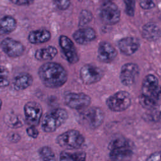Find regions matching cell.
<instances>
[{
  "instance_id": "16",
  "label": "cell",
  "mask_w": 161,
  "mask_h": 161,
  "mask_svg": "<svg viewBox=\"0 0 161 161\" xmlns=\"http://www.w3.org/2000/svg\"><path fill=\"white\" fill-rule=\"evenodd\" d=\"M118 47L119 50L125 55L133 54L139 47L138 40L133 37H126L119 40Z\"/></svg>"
},
{
  "instance_id": "38",
  "label": "cell",
  "mask_w": 161,
  "mask_h": 161,
  "mask_svg": "<svg viewBox=\"0 0 161 161\" xmlns=\"http://www.w3.org/2000/svg\"><path fill=\"white\" fill-rule=\"evenodd\" d=\"M103 4L108 3H111V0H103Z\"/></svg>"
},
{
  "instance_id": "8",
  "label": "cell",
  "mask_w": 161,
  "mask_h": 161,
  "mask_svg": "<svg viewBox=\"0 0 161 161\" xmlns=\"http://www.w3.org/2000/svg\"><path fill=\"white\" fill-rule=\"evenodd\" d=\"M142 94L158 101L161 97V86L155 76L149 74L145 77L142 82Z\"/></svg>"
},
{
  "instance_id": "32",
  "label": "cell",
  "mask_w": 161,
  "mask_h": 161,
  "mask_svg": "<svg viewBox=\"0 0 161 161\" xmlns=\"http://www.w3.org/2000/svg\"><path fill=\"white\" fill-rule=\"evenodd\" d=\"M26 131L27 135L32 138H36L39 135V131L35 126H29L26 128Z\"/></svg>"
},
{
  "instance_id": "5",
  "label": "cell",
  "mask_w": 161,
  "mask_h": 161,
  "mask_svg": "<svg viewBox=\"0 0 161 161\" xmlns=\"http://www.w3.org/2000/svg\"><path fill=\"white\" fill-rule=\"evenodd\" d=\"M106 103L111 111H122L130 106L131 96L128 92L120 91L110 96L107 99Z\"/></svg>"
},
{
  "instance_id": "18",
  "label": "cell",
  "mask_w": 161,
  "mask_h": 161,
  "mask_svg": "<svg viewBox=\"0 0 161 161\" xmlns=\"http://www.w3.org/2000/svg\"><path fill=\"white\" fill-rule=\"evenodd\" d=\"M51 38V33L47 29H39L30 31L28 35V42L33 45L47 42Z\"/></svg>"
},
{
  "instance_id": "12",
  "label": "cell",
  "mask_w": 161,
  "mask_h": 161,
  "mask_svg": "<svg viewBox=\"0 0 161 161\" xmlns=\"http://www.w3.org/2000/svg\"><path fill=\"white\" fill-rule=\"evenodd\" d=\"M120 11L118 6L112 2L103 4L101 11L100 18L106 25H114L120 19Z\"/></svg>"
},
{
  "instance_id": "1",
  "label": "cell",
  "mask_w": 161,
  "mask_h": 161,
  "mask_svg": "<svg viewBox=\"0 0 161 161\" xmlns=\"http://www.w3.org/2000/svg\"><path fill=\"white\" fill-rule=\"evenodd\" d=\"M38 74L42 84L47 87L57 89L64 86L68 79L65 69L59 63L47 62L38 69Z\"/></svg>"
},
{
  "instance_id": "39",
  "label": "cell",
  "mask_w": 161,
  "mask_h": 161,
  "mask_svg": "<svg viewBox=\"0 0 161 161\" xmlns=\"http://www.w3.org/2000/svg\"><path fill=\"white\" fill-rule=\"evenodd\" d=\"M2 106H3V101H2L1 99L0 98V111H1V108H2Z\"/></svg>"
},
{
  "instance_id": "33",
  "label": "cell",
  "mask_w": 161,
  "mask_h": 161,
  "mask_svg": "<svg viewBox=\"0 0 161 161\" xmlns=\"http://www.w3.org/2000/svg\"><path fill=\"white\" fill-rule=\"evenodd\" d=\"M13 4L17 6H29L34 3L35 0H9Z\"/></svg>"
},
{
  "instance_id": "11",
  "label": "cell",
  "mask_w": 161,
  "mask_h": 161,
  "mask_svg": "<svg viewBox=\"0 0 161 161\" xmlns=\"http://www.w3.org/2000/svg\"><path fill=\"white\" fill-rule=\"evenodd\" d=\"M0 47L4 53L11 58L21 57L25 51V47L23 43L9 37L4 38L1 42Z\"/></svg>"
},
{
  "instance_id": "24",
  "label": "cell",
  "mask_w": 161,
  "mask_h": 161,
  "mask_svg": "<svg viewBox=\"0 0 161 161\" xmlns=\"http://www.w3.org/2000/svg\"><path fill=\"white\" fill-rule=\"evenodd\" d=\"M86 158V153L84 151L75 152L74 153L62 151L60 154V160L83 161Z\"/></svg>"
},
{
  "instance_id": "23",
  "label": "cell",
  "mask_w": 161,
  "mask_h": 161,
  "mask_svg": "<svg viewBox=\"0 0 161 161\" xmlns=\"http://www.w3.org/2000/svg\"><path fill=\"white\" fill-rule=\"evenodd\" d=\"M4 123L10 128L16 129L21 127L23 125L21 117L13 112H8L4 116Z\"/></svg>"
},
{
  "instance_id": "25",
  "label": "cell",
  "mask_w": 161,
  "mask_h": 161,
  "mask_svg": "<svg viewBox=\"0 0 161 161\" xmlns=\"http://www.w3.org/2000/svg\"><path fill=\"white\" fill-rule=\"evenodd\" d=\"M38 154L43 160H53L55 159V155L53 150L48 146L41 147L38 150Z\"/></svg>"
},
{
  "instance_id": "30",
  "label": "cell",
  "mask_w": 161,
  "mask_h": 161,
  "mask_svg": "<svg viewBox=\"0 0 161 161\" xmlns=\"http://www.w3.org/2000/svg\"><path fill=\"white\" fill-rule=\"evenodd\" d=\"M55 6L60 10H65L70 5V0H53Z\"/></svg>"
},
{
  "instance_id": "14",
  "label": "cell",
  "mask_w": 161,
  "mask_h": 161,
  "mask_svg": "<svg viewBox=\"0 0 161 161\" xmlns=\"http://www.w3.org/2000/svg\"><path fill=\"white\" fill-rule=\"evenodd\" d=\"M117 52L114 47L109 43L102 42L99 43L97 49V58L99 61L109 63L116 57Z\"/></svg>"
},
{
  "instance_id": "3",
  "label": "cell",
  "mask_w": 161,
  "mask_h": 161,
  "mask_svg": "<svg viewBox=\"0 0 161 161\" xmlns=\"http://www.w3.org/2000/svg\"><path fill=\"white\" fill-rule=\"evenodd\" d=\"M56 142L62 148L69 150L78 149L84 145L85 138L78 130H69L60 134L57 137Z\"/></svg>"
},
{
  "instance_id": "6",
  "label": "cell",
  "mask_w": 161,
  "mask_h": 161,
  "mask_svg": "<svg viewBox=\"0 0 161 161\" xmlns=\"http://www.w3.org/2000/svg\"><path fill=\"white\" fill-rule=\"evenodd\" d=\"M25 121L29 126H37L42 118L43 109L41 104L36 101L27 102L23 108Z\"/></svg>"
},
{
  "instance_id": "27",
  "label": "cell",
  "mask_w": 161,
  "mask_h": 161,
  "mask_svg": "<svg viewBox=\"0 0 161 161\" xmlns=\"http://www.w3.org/2000/svg\"><path fill=\"white\" fill-rule=\"evenodd\" d=\"M92 19V14L91 12L88 10L84 9L80 12L79 18V26H83L88 24Z\"/></svg>"
},
{
  "instance_id": "9",
  "label": "cell",
  "mask_w": 161,
  "mask_h": 161,
  "mask_svg": "<svg viewBox=\"0 0 161 161\" xmlns=\"http://www.w3.org/2000/svg\"><path fill=\"white\" fill-rule=\"evenodd\" d=\"M80 78L86 85H91L99 82L104 75L103 70L92 64H86L80 69Z\"/></svg>"
},
{
  "instance_id": "4",
  "label": "cell",
  "mask_w": 161,
  "mask_h": 161,
  "mask_svg": "<svg viewBox=\"0 0 161 161\" xmlns=\"http://www.w3.org/2000/svg\"><path fill=\"white\" fill-rule=\"evenodd\" d=\"M104 115L103 110L99 107H91L85 109L79 114V121L89 129L94 130L101 125Z\"/></svg>"
},
{
  "instance_id": "37",
  "label": "cell",
  "mask_w": 161,
  "mask_h": 161,
  "mask_svg": "<svg viewBox=\"0 0 161 161\" xmlns=\"http://www.w3.org/2000/svg\"><path fill=\"white\" fill-rule=\"evenodd\" d=\"M9 76V71L5 67L3 66H0V77H8Z\"/></svg>"
},
{
  "instance_id": "29",
  "label": "cell",
  "mask_w": 161,
  "mask_h": 161,
  "mask_svg": "<svg viewBox=\"0 0 161 161\" xmlns=\"http://www.w3.org/2000/svg\"><path fill=\"white\" fill-rule=\"evenodd\" d=\"M125 13L130 16H133L135 9V0H124Z\"/></svg>"
},
{
  "instance_id": "34",
  "label": "cell",
  "mask_w": 161,
  "mask_h": 161,
  "mask_svg": "<svg viewBox=\"0 0 161 161\" xmlns=\"http://www.w3.org/2000/svg\"><path fill=\"white\" fill-rule=\"evenodd\" d=\"M147 160L152 161H161V151L151 154Z\"/></svg>"
},
{
  "instance_id": "28",
  "label": "cell",
  "mask_w": 161,
  "mask_h": 161,
  "mask_svg": "<svg viewBox=\"0 0 161 161\" xmlns=\"http://www.w3.org/2000/svg\"><path fill=\"white\" fill-rule=\"evenodd\" d=\"M139 101H140V103L141 104V105L142 106H143L145 108H152L153 107H154L156 104L157 101L150 98L147 96H145L143 94H141L139 98Z\"/></svg>"
},
{
  "instance_id": "2",
  "label": "cell",
  "mask_w": 161,
  "mask_h": 161,
  "mask_svg": "<svg viewBox=\"0 0 161 161\" xmlns=\"http://www.w3.org/2000/svg\"><path fill=\"white\" fill-rule=\"evenodd\" d=\"M67 111L61 108H55L47 113L42 118L41 127L46 133L55 131L67 119Z\"/></svg>"
},
{
  "instance_id": "22",
  "label": "cell",
  "mask_w": 161,
  "mask_h": 161,
  "mask_svg": "<svg viewBox=\"0 0 161 161\" xmlns=\"http://www.w3.org/2000/svg\"><path fill=\"white\" fill-rule=\"evenodd\" d=\"M132 155V150L129 146L115 148L110 150L109 157L112 160H123L130 158Z\"/></svg>"
},
{
  "instance_id": "17",
  "label": "cell",
  "mask_w": 161,
  "mask_h": 161,
  "mask_svg": "<svg viewBox=\"0 0 161 161\" xmlns=\"http://www.w3.org/2000/svg\"><path fill=\"white\" fill-rule=\"evenodd\" d=\"M33 82V78L28 72L17 74L13 80V86L16 91H23L30 87Z\"/></svg>"
},
{
  "instance_id": "36",
  "label": "cell",
  "mask_w": 161,
  "mask_h": 161,
  "mask_svg": "<svg viewBox=\"0 0 161 161\" xmlns=\"http://www.w3.org/2000/svg\"><path fill=\"white\" fill-rule=\"evenodd\" d=\"M9 138L11 142H18L20 140V135L17 133H11L9 135Z\"/></svg>"
},
{
  "instance_id": "41",
  "label": "cell",
  "mask_w": 161,
  "mask_h": 161,
  "mask_svg": "<svg viewBox=\"0 0 161 161\" xmlns=\"http://www.w3.org/2000/svg\"><path fill=\"white\" fill-rule=\"evenodd\" d=\"M160 118H161V112H160Z\"/></svg>"
},
{
  "instance_id": "19",
  "label": "cell",
  "mask_w": 161,
  "mask_h": 161,
  "mask_svg": "<svg viewBox=\"0 0 161 161\" xmlns=\"http://www.w3.org/2000/svg\"><path fill=\"white\" fill-rule=\"evenodd\" d=\"M142 35L144 38L149 41H155L160 37L161 30L157 25L149 23L143 26Z\"/></svg>"
},
{
  "instance_id": "21",
  "label": "cell",
  "mask_w": 161,
  "mask_h": 161,
  "mask_svg": "<svg viewBox=\"0 0 161 161\" xmlns=\"http://www.w3.org/2000/svg\"><path fill=\"white\" fill-rule=\"evenodd\" d=\"M17 26V22L11 16H5L0 19V33L9 34L13 32Z\"/></svg>"
},
{
  "instance_id": "7",
  "label": "cell",
  "mask_w": 161,
  "mask_h": 161,
  "mask_svg": "<svg viewBox=\"0 0 161 161\" xmlns=\"http://www.w3.org/2000/svg\"><path fill=\"white\" fill-rule=\"evenodd\" d=\"M64 102L70 109L82 110L91 104V98L84 92H69L64 96Z\"/></svg>"
},
{
  "instance_id": "40",
  "label": "cell",
  "mask_w": 161,
  "mask_h": 161,
  "mask_svg": "<svg viewBox=\"0 0 161 161\" xmlns=\"http://www.w3.org/2000/svg\"><path fill=\"white\" fill-rule=\"evenodd\" d=\"M78 1H80V2H81V1H82V0H78Z\"/></svg>"
},
{
  "instance_id": "15",
  "label": "cell",
  "mask_w": 161,
  "mask_h": 161,
  "mask_svg": "<svg viewBox=\"0 0 161 161\" xmlns=\"http://www.w3.org/2000/svg\"><path fill=\"white\" fill-rule=\"evenodd\" d=\"M75 42L79 45H85L92 42L96 38L95 30L91 27L81 28L72 34Z\"/></svg>"
},
{
  "instance_id": "10",
  "label": "cell",
  "mask_w": 161,
  "mask_h": 161,
  "mask_svg": "<svg viewBox=\"0 0 161 161\" xmlns=\"http://www.w3.org/2000/svg\"><path fill=\"white\" fill-rule=\"evenodd\" d=\"M58 43L67 61L70 64H75L79 60V57L73 42L65 35H60Z\"/></svg>"
},
{
  "instance_id": "13",
  "label": "cell",
  "mask_w": 161,
  "mask_h": 161,
  "mask_svg": "<svg viewBox=\"0 0 161 161\" xmlns=\"http://www.w3.org/2000/svg\"><path fill=\"white\" fill-rule=\"evenodd\" d=\"M139 69L137 65L128 63L123 65L121 69L119 79L123 84L126 86L132 85L138 75Z\"/></svg>"
},
{
  "instance_id": "26",
  "label": "cell",
  "mask_w": 161,
  "mask_h": 161,
  "mask_svg": "<svg viewBox=\"0 0 161 161\" xmlns=\"http://www.w3.org/2000/svg\"><path fill=\"white\" fill-rule=\"evenodd\" d=\"M128 146V142L126 141V140L123 137H117L112 140L109 145H108V148L111 150L115 148H118L121 147H127Z\"/></svg>"
},
{
  "instance_id": "31",
  "label": "cell",
  "mask_w": 161,
  "mask_h": 161,
  "mask_svg": "<svg viewBox=\"0 0 161 161\" xmlns=\"http://www.w3.org/2000/svg\"><path fill=\"white\" fill-rule=\"evenodd\" d=\"M140 6L143 9H150L155 7L153 0H138Z\"/></svg>"
},
{
  "instance_id": "20",
  "label": "cell",
  "mask_w": 161,
  "mask_h": 161,
  "mask_svg": "<svg viewBox=\"0 0 161 161\" xmlns=\"http://www.w3.org/2000/svg\"><path fill=\"white\" fill-rule=\"evenodd\" d=\"M57 53L58 50L57 48L53 46L49 45L36 50L35 53V57L39 61L51 60L56 57Z\"/></svg>"
},
{
  "instance_id": "35",
  "label": "cell",
  "mask_w": 161,
  "mask_h": 161,
  "mask_svg": "<svg viewBox=\"0 0 161 161\" xmlns=\"http://www.w3.org/2000/svg\"><path fill=\"white\" fill-rule=\"evenodd\" d=\"M9 80L8 77H0V87H6L9 85Z\"/></svg>"
}]
</instances>
